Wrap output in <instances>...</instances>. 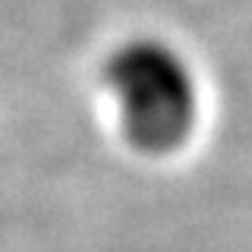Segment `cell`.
Returning a JSON list of instances; mask_svg holds the SVG:
<instances>
[{
    "label": "cell",
    "mask_w": 252,
    "mask_h": 252,
    "mask_svg": "<svg viewBox=\"0 0 252 252\" xmlns=\"http://www.w3.org/2000/svg\"><path fill=\"white\" fill-rule=\"evenodd\" d=\"M104 79L117 98L123 132L142 152H170L195 123V79L186 60L158 38H136L110 54Z\"/></svg>",
    "instance_id": "cell-1"
}]
</instances>
